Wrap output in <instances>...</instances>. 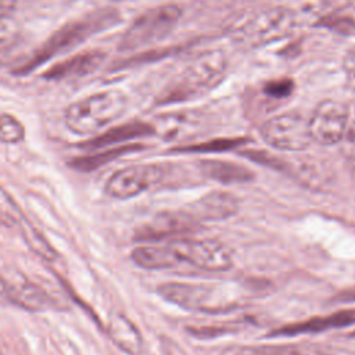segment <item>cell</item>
Masks as SVG:
<instances>
[{
    "label": "cell",
    "mask_w": 355,
    "mask_h": 355,
    "mask_svg": "<svg viewBox=\"0 0 355 355\" xmlns=\"http://www.w3.org/2000/svg\"><path fill=\"white\" fill-rule=\"evenodd\" d=\"M121 19L119 12L114 8H100L85 14L83 17L69 21L53 32L44 43L36 49L32 55L22 64H19L14 73L28 75L42 64L51 60L64 51L73 49L76 44L83 43L93 35L110 29Z\"/></svg>",
    "instance_id": "obj_1"
},
{
    "label": "cell",
    "mask_w": 355,
    "mask_h": 355,
    "mask_svg": "<svg viewBox=\"0 0 355 355\" xmlns=\"http://www.w3.org/2000/svg\"><path fill=\"white\" fill-rule=\"evenodd\" d=\"M227 60L220 50H207L197 54L178 79L166 87L159 97V104L186 101L202 96L216 87L225 78Z\"/></svg>",
    "instance_id": "obj_2"
},
{
    "label": "cell",
    "mask_w": 355,
    "mask_h": 355,
    "mask_svg": "<svg viewBox=\"0 0 355 355\" xmlns=\"http://www.w3.org/2000/svg\"><path fill=\"white\" fill-rule=\"evenodd\" d=\"M157 291L168 302L204 313L232 312L245 302L244 294H240L234 288L216 284L168 282L158 286Z\"/></svg>",
    "instance_id": "obj_3"
},
{
    "label": "cell",
    "mask_w": 355,
    "mask_h": 355,
    "mask_svg": "<svg viewBox=\"0 0 355 355\" xmlns=\"http://www.w3.org/2000/svg\"><path fill=\"white\" fill-rule=\"evenodd\" d=\"M295 15L284 7H263L241 17L232 28L233 42L245 49L262 47L293 33Z\"/></svg>",
    "instance_id": "obj_4"
},
{
    "label": "cell",
    "mask_w": 355,
    "mask_h": 355,
    "mask_svg": "<svg viewBox=\"0 0 355 355\" xmlns=\"http://www.w3.org/2000/svg\"><path fill=\"white\" fill-rule=\"evenodd\" d=\"M128 105L119 90H104L79 98L65 110V125L75 135H93L119 118Z\"/></svg>",
    "instance_id": "obj_5"
},
{
    "label": "cell",
    "mask_w": 355,
    "mask_h": 355,
    "mask_svg": "<svg viewBox=\"0 0 355 355\" xmlns=\"http://www.w3.org/2000/svg\"><path fill=\"white\" fill-rule=\"evenodd\" d=\"M180 17L182 10L176 4H164L147 10L125 31L119 49L122 51L137 50L165 39L178 25Z\"/></svg>",
    "instance_id": "obj_6"
},
{
    "label": "cell",
    "mask_w": 355,
    "mask_h": 355,
    "mask_svg": "<svg viewBox=\"0 0 355 355\" xmlns=\"http://www.w3.org/2000/svg\"><path fill=\"white\" fill-rule=\"evenodd\" d=\"M261 136L269 146L287 151H301L312 143L308 119L297 112L272 116L262 125Z\"/></svg>",
    "instance_id": "obj_7"
},
{
    "label": "cell",
    "mask_w": 355,
    "mask_h": 355,
    "mask_svg": "<svg viewBox=\"0 0 355 355\" xmlns=\"http://www.w3.org/2000/svg\"><path fill=\"white\" fill-rule=\"evenodd\" d=\"M180 265H191L201 270L223 272L232 268L233 259L229 248L218 240H172Z\"/></svg>",
    "instance_id": "obj_8"
},
{
    "label": "cell",
    "mask_w": 355,
    "mask_h": 355,
    "mask_svg": "<svg viewBox=\"0 0 355 355\" xmlns=\"http://www.w3.org/2000/svg\"><path fill=\"white\" fill-rule=\"evenodd\" d=\"M162 178V168L155 164H136L125 166L114 172L105 186L104 191L107 196L115 200H129L151 186L158 183Z\"/></svg>",
    "instance_id": "obj_9"
},
{
    "label": "cell",
    "mask_w": 355,
    "mask_h": 355,
    "mask_svg": "<svg viewBox=\"0 0 355 355\" xmlns=\"http://www.w3.org/2000/svg\"><path fill=\"white\" fill-rule=\"evenodd\" d=\"M312 141L322 146L338 143L348 129V107L338 100H323L308 119Z\"/></svg>",
    "instance_id": "obj_10"
},
{
    "label": "cell",
    "mask_w": 355,
    "mask_h": 355,
    "mask_svg": "<svg viewBox=\"0 0 355 355\" xmlns=\"http://www.w3.org/2000/svg\"><path fill=\"white\" fill-rule=\"evenodd\" d=\"M198 220L190 212L171 211L161 212L148 223L136 230V241H162L169 239H180L182 236L196 230Z\"/></svg>",
    "instance_id": "obj_11"
},
{
    "label": "cell",
    "mask_w": 355,
    "mask_h": 355,
    "mask_svg": "<svg viewBox=\"0 0 355 355\" xmlns=\"http://www.w3.org/2000/svg\"><path fill=\"white\" fill-rule=\"evenodd\" d=\"M105 60V53L97 49L80 51L50 67L43 78L47 80H65L93 73Z\"/></svg>",
    "instance_id": "obj_12"
},
{
    "label": "cell",
    "mask_w": 355,
    "mask_h": 355,
    "mask_svg": "<svg viewBox=\"0 0 355 355\" xmlns=\"http://www.w3.org/2000/svg\"><path fill=\"white\" fill-rule=\"evenodd\" d=\"M355 324V308L351 309H341L337 312H333L323 318H311L308 320L291 323L282 326L273 331H270V336L275 337H290V336H298V334H311V333H320L330 329H338V327H347Z\"/></svg>",
    "instance_id": "obj_13"
},
{
    "label": "cell",
    "mask_w": 355,
    "mask_h": 355,
    "mask_svg": "<svg viewBox=\"0 0 355 355\" xmlns=\"http://www.w3.org/2000/svg\"><path fill=\"white\" fill-rule=\"evenodd\" d=\"M239 209L237 198L223 190L211 191L198 198L190 208V214L197 219L223 220L233 216Z\"/></svg>",
    "instance_id": "obj_14"
},
{
    "label": "cell",
    "mask_w": 355,
    "mask_h": 355,
    "mask_svg": "<svg viewBox=\"0 0 355 355\" xmlns=\"http://www.w3.org/2000/svg\"><path fill=\"white\" fill-rule=\"evenodd\" d=\"M132 261L147 270L172 269L180 265L172 241L154 243L136 247L130 254Z\"/></svg>",
    "instance_id": "obj_15"
},
{
    "label": "cell",
    "mask_w": 355,
    "mask_h": 355,
    "mask_svg": "<svg viewBox=\"0 0 355 355\" xmlns=\"http://www.w3.org/2000/svg\"><path fill=\"white\" fill-rule=\"evenodd\" d=\"M107 334L116 348L128 355H140L143 337L137 326L123 313L114 312L108 319Z\"/></svg>",
    "instance_id": "obj_16"
},
{
    "label": "cell",
    "mask_w": 355,
    "mask_h": 355,
    "mask_svg": "<svg viewBox=\"0 0 355 355\" xmlns=\"http://www.w3.org/2000/svg\"><path fill=\"white\" fill-rule=\"evenodd\" d=\"M153 133H154V128L151 125H148L146 122L135 121V122H128V123L111 128L107 132L80 143L79 147H82L85 150H92V151L101 150V148H107V147H111V146H115L119 143H125L132 139L144 137V136H148Z\"/></svg>",
    "instance_id": "obj_17"
},
{
    "label": "cell",
    "mask_w": 355,
    "mask_h": 355,
    "mask_svg": "<svg viewBox=\"0 0 355 355\" xmlns=\"http://www.w3.org/2000/svg\"><path fill=\"white\" fill-rule=\"evenodd\" d=\"M8 304L28 312H42L53 306V300L42 286L24 280L17 284L8 283Z\"/></svg>",
    "instance_id": "obj_18"
},
{
    "label": "cell",
    "mask_w": 355,
    "mask_h": 355,
    "mask_svg": "<svg viewBox=\"0 0 355 355\" xmlns=\"http://www.w3.org/2000/svg\"><path fill=\"white\" fill-rule=\"evenodd\" d=\"M144 146L140 143H132V144H122V146H116V147H107V148H101V151H97L94 154H87V155H82V157H75L69 161V166L72 169L80 171V172H93L104 165H107L108 162L129 154V153H135V151H140L143 150Z\"/></svg>",
    "instance_id": "obj_19"
},
{
    "label": "cell",
    "mask_w": 355,
    "mask_h": 355,
    "mask_svg": "<svg viewBox=\"0 0 355 355\" xmlns=\"http://www.w3.org/2000/svg\"><path fill=\"white\" fill-rule=\"evenodd\" d=\"M200 168L208 178L227 184L247 183L254 179V173L248 168L230 161L205 159L200 162Z\"/></svg>",
    "instance_id": "obj_20"
},
{
    "label": "cell",
    "mask_w": 355,
    "mask_h": 355,
    "mask_svg": "<svg viewBox=\"0 0 355 355\" xmlns=\"http://www.w3.org/2000/svg\"><path fill=\"white\" fill-rule=\"evenodd\" d=\"M25 244L28 245V248L35 252L39 258H42L43 261L47 262H54L58 257L57 251L54 250V247L46 240V237L29 222V219L24 215L21 218V220L17 225Z\"/></svg>",
    "instance_id": "obj_21"
},
{
    "label": "cell",
    "mask_w": 355,
    "mask_h": 355,
    "mask_svg": "<svg viewBox=\"0 0 355 355\" xmlns=\"http://www.w3.org/2000/svg\"><path fill=\"white\" fill-rule=\"evenodd\" d=\"M240 355H318L315 348L304 345H261L241 348Z\"/></svg>",
    "instance_id": "obj_22"
},
{
    "label": "cell",
    "mask_w": 355,
    "mask_h": 355,
    "mask_svg": "<svg viewBox=\"0 0 355 355\" xmlns=\"http://www.w3.org/2000/svg\"><path fill=\"white\" fill-rule=\"evenodd\" d=\"M24 137V125L11 114H0V141L6 144H17L21 143Z\"/></svg>",
    "instance_id": "obj_23"
},
{
    "label": "cell",
    "mask_w": 355,
    "mask_h": 355,
    "mask_svg": "<svg viewBox=\"0 0 355 355\" xmlns=\"http://www.w3.org/2000/svg\"><path fill=\"white\" fill-rule=\"evenodd\" d=\"M24 215L14 198L0 186V225L6 227L17 226Z\"/></svg>",
    "instance_id": "obj_24"
},
{
    "label": "cell",
    "mask_w": 355,
    "mask_h": 355,
    "mask_svg": "<svg viewBox=\"0 0 355 355\" xmlns=\"http://www.w3.org/2000/svg\"><path fill=\"white\" fill-rule=\"evenodd\" d=\"M245 143V139H215L200 144H193L187 147L179 148V151L184 153H220L226 150H232L240 144Z\"/></svg>",
    "instance_id": "obj_25"
},
{
    "label": "cell",
    "mask_w": 355,
    "mask_h": 355,
    "mask_svg": "<svg viewBox=\"0 0 355 355\" xmlns=\"http://www.w3.org/2000/svg\"><path fill=\"white\" fill-rule=\"evenodd\" d=\"M241 326H243L241 323L229 322V323H218L212 326H190L187 331L197 338H215L223 334L234 333L240 330Z\"/></svg>",
    "instance_id": "obj_26"
},
{
    "label": "cell",
    "mask_w": 355,
    "mask_h": 355,
    "mask_svg": "<svg viewBox=\"0 0 355 355\" xmlns=\"http://www.w3.org/2000/svg\"><path fill=\"white\" fill-rule=\"evenodd\" d=\"M263 92L273 98H283L287 97L293 92V82L290 79H279L272 80L265 85Z\"/></svg>",
    "instance_id": "obj_27"
},
{
    "label": "cell",
    "mask_w": 355,
    "mask_h": 355,
    "mask_svg": "<svg viewBox=\"0 0 355 355\" xmlns=\"http://www.w3.org/2000/svg\"><path fill=\"white\" fill-rule=\"evenodd\" d=\"M343 68H344L348 85L355 90V49H351L345 53Z\"/></svg>",
    "instance_id": "obj_28"
},
{
    "label": "cell",
    "mask_w": 355,
    "mask_h": 355,
    "mask_svg": "<svg viewBox=\"0 0 355 355\" xmlns=\"http://www.w3.org/2000/svg\"><path fill=\"white\" fill-rule=\"evenodd\" d=\"M17 40L12 36H0V64L6 62L15 49Z\"/></svg>",
    "instance_id": "obj_29"
},
{
    "label": "cell",
    "mask_w": 355,
    "mask_h": 355,
    "mask_svg": "<svg viewBox=\"0 0 355 355\" xmlns=\"http://www.w3.org/2000/svg\"><path fill=\"white\" fill-rule=\"evenodd\" d=\"M17 0H0V19L7 18L15 10Z\"/></svg>",
    "instance_id": "obj_30"
},
{
    "label": "cell",
    "mask_w": 355,
    "mask_h": 355,
    "mask_svg": "<svg viewBox=\"0 0 355 355\" xmlns=\"http://www.w3.org/2000/svg\"><path fill=\"white\" fill-rule=\"evenodd\" d=\"M162 345H164L165 355H186L176 343H173V341H171L168 338L162 340Z\"/></svg>",
    "instance_id": "obj_31"
},
{
    "label": "cell",
    "mask_w": 355,
    "mask_h": 355,
    "mask_svg": "<svg viewBox=\"0 0 355 355\" xmlns=\"http://www.w3.org/2000/svg\"><path fill=\"white\" fill-rule=\"evenodd\" d=\"M0 302L8 304V282L0 276Z\"/></svg>",
    "instance_id": "obj_32"
},
{
    "label": "cell",
    "mask_w": 355,
    "mask_h": 355,
    "mask_svg": "<svg viewBox=\"0 0 355 355\" xmlns=\"http://www.w3.org/2000/svg\"><path fill=\"white\" fill-rule=\"evenodd\" d=\"M337 298H338L340 301H344V302H348V301L352 302V301H355V287L347 290L345 293H341Z\"/></svg>",
    "instance_id": "obj_33"
},
{
    "label": "cell",
    "mask_w": 355,
    "mask_h": 355,
    "mask_svg": "<svg viewBox=\"0 0 355 355\" xmlns=\"http://www.w3.org/2000/svg\"><path fill=\"white\" fill-rule=\"evenodd\" d=\"M347 135H348V140L355 146V122L347 129Z\"/></svg>",
    "instance_id": "obj_34"
},
{
    "label": "cell",
    "mask_w": 355,
    "mask_h": 355,
    "mask_svg": "<svg viewBox=\"0 0 355 355\" xmlns=\"http://www.w3.org/2000/svg\"><path fill=\"white\" fill-rule=\"evenodd\" d=\"M352 336H354V337H355V331H354V333H352Z\"/></svg>",
    "instance_id": "obj_35"
}]
</instances>
